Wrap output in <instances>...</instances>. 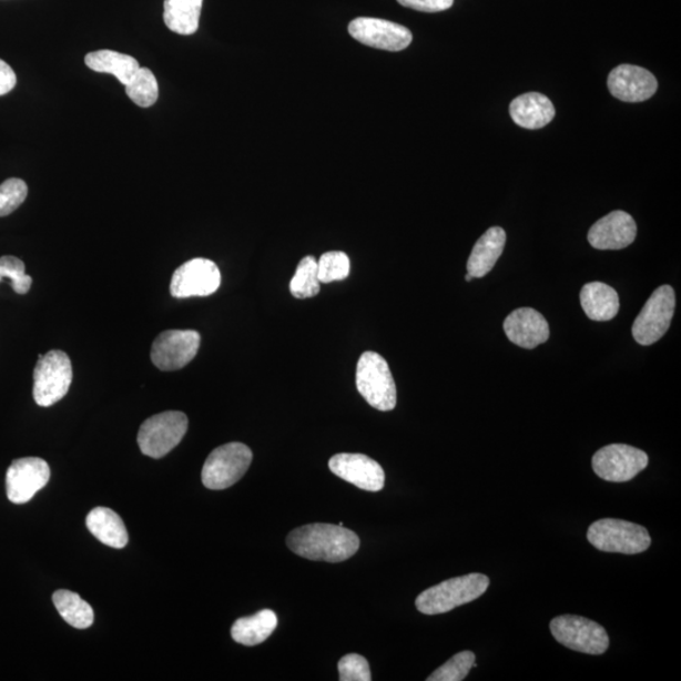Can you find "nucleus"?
I'll use <instances>...</instances> for the list:
<instances>
[{
    "label": "nucleus",
    "instance_id": "obj_1",
    "mask_svg": "<svg viewBox=\"0 0 681 681\" xmlns=\"http://www.w3.org/2000/svg\"><path fill=\"white\" fill-rule=\"evenodd\" d=\"M287 546L302 558L339 563L357 553L360 539L343 526L317 522L291 531Z\"/></svg>",
    "mask_w": 681,
    "mask_h": 681
},
{
    "label": "nucleus",
    "instance_id": "obj_2",
    "mask_svg": "<svg viewBox=\"0 0 681 681\" xmlns=\"http://www.w3.org/2000/svg\"><path fill=\"white\" fill-rule=\"evenodd\" d=\"M489 586L490 578L481 573L456 577L421 592L416 606L423 614L447 613L459 606L474 602L487 591Z\"/></svg>",
    "mask_w": 681,
    "mask_h": 681
},
{
    "label": "nucleus",
    "instance_id": "obj_3",
    "mask_svg": "<svg viewBox=\"0 0 681 681\" xmlns=\"http://www.w3.org/2000/svg\"><path fill=\"white\" fill-rule=\"evenodd\" d=\"M356 386L362 397L380 411L397 407V385L385 358L366 352L357 363Z\"/></svg>",
    "mask_w": 681,
    "mask_h": 681
},
{
    "label": "nucleus",
    "instance_id": "obj_4",
    "mask_svg": "<svg viewBox=\"0 0 681 681\" xmlns=\"http://www.w3.org/2000/svg\"><path fill=\"white\" fill-rule=\"evenodd\" d=\"M587 539L607 553L640 555L651 546L649 531L630 521L619 519L598 520L589 527Z\"/></svg>",
    "mask_w": 681,
    "mask_h": 681
},
{
    "label": "nucleus",
    "instance_id": "obj_5",
    "mask_svg": "<svg viewBox=\"0 0 681 681\" xmlns=\"http://www.w3.org/2000/svg\"><path fill=\"white\" fill-rule=\"evenodd\" d=\"M253 461L252 449L233 441L213 450L202 468V484L210 490H225L246 474Z\"/></svg>",
    "mask_w": 681,
    "mask_h": 681
},
{
    "label": "nucleus",
    "instance_id": "obj_6",
    "mask_svg": "<svg viewBox=\"0 0 681 681\" xmlns=\"http://www.w3.org/2000/svg\"><path fill=\"white\" fill-rule=\"evenodd\" d=\"M33 380V398L40 407H51L67 397L72 383L69 355L60 349L43 355L34 367Z\"/></svg>",
    "mask_w": 681,
    "mask_h": 681
},
{
    "label": "nucleus",
    "instance_id": "obj_7",
    "mask_svg": "<svg viewBox=\"0 0 681 681\" xmlns=\"http://www.w3.org/2000/svg\"><path fill=\"white\" fill-rule=\"evenodd\" d=\"M189 429V418L182 411H163L146 419L138 434L142 454L162 458L176 448Z\"/></svg>",
    "mask_w": 681,
    "mask_h": 681
},
{
    "label": "nucleus",
    "instance_id": "obj_8",
    "mask_svg": "<svg viewBox=\"0 0 681 681\" xmlns=\"http://www.w3.org/2000/svg\"><path fill=\"white\" fill-rule=\"evenodd\" d=\"M550 631L561 646L588 655H602L610 647L602 626L581 616H559L550 622Z\"/></svg>",
    "mask_w": 681,
    "mask_h": 681
},
{
    "label": "nucleus",
    "instance_id": "obj_9",
    "mask_svg": "<svg viewBox=\"0 0 681 681\" xmlns=\"http://www.w3.org/2000/svg\"><path fill=\"white\" fill-rule=\"evenodd\" d=\"M675 292L670 285H661L634 319L632 336L638 344L650 346L667 334L675 311Z\"/></svg>",
    "mask_w": 681,
    "mask_h": 681
},
{
    "label": "nucleus",
    "instance_id": "obj_10",
    "mask_svg": "<svg viewBox=\"0 0 681 681\" xmlns=\"http://www.w3.org/2000/svg\"><path fill=\"white\" fill-rule=\"evenodd\" d=\"M649 465L643 450L628 445H610L601 448L592 458L593 471L609 482H628Z\"/></svg>",
    "mask_w": 681,
    "mask_h": 681
},
{
    "label": "nucleus",
    "instance_id": "obj_11",
    "mask_svg": "<svg viewBox=\"0 0 681 681\" xmlns=\"http://www.w3.org/2000/svg\"><path fill=\"white\" fill-rule=\"evenodd\" d=\"M201 336L193 329L164 331L154 339L152 363L162 372L180 370L196 357Z\"/></svg>",
    "mask_w": 681,
    "mask_h": 681
},
{
    "label": "nucleus",
    "instance_id": "obj_12",
    "mask_svg": "<svg viewBox=\"0 0 681 681\" xmlns=\"http://www.w3.org/2000/svg\"><path fill=\"white\" fill-rule=\"evenodd\" d=\"M221 285V273L213 261L196 257L174 272L171 294L174 298L207 297Z\"/></svg>",
    "mask_w": 681,
    "mask_h": 681
},
{
    "label": "nucleus",
    "instance_id": "obj_13",
    "mask_svg": "<svg viewBox=\"0 0 681 681\" xmlns=\"http://www.w3.org/2000/svg\"><path fill=\"white\" fill-rule=\"evenodd\" d=\"M348 33L369 48L392 52L407 49L413 41V34L407 27L380 18H356L348 24Z\"/></svg>",
    "mask_w": 681,
    "mask_h": 681
},
{
    "label": "nucleus",
    "instance_id": "obj_14",
    "mask_svg": "<svg viewBox=\"0 0 681 681\" xmlns=\"http://www.w3.org/2000/svg\"><path fill=\"white\" fill-rule=\"evenodd\" d=\"M50 477V466L42 458L16 459L9 466L6 478L9 501L17 505L30 502L49 484Z\"/></svg>",
    "mask_w": 681,
    "mask_h": 681
},
{
    "label": "nucleus",
    "instance_id": "obj_15",
    "mask_svg": "<svg viewBox=\"0 0 681 681\" xmlns=\"http://www.w3.org/2000/svg\"><path fill=\"white\" fill-rule=\"evenodd\" d=\"M331 471L358 489L377 492L384 489L385 474L375 459L360 454H339L329 459Z\"/></svg>",
    "mask_w": 681,
    "mask_h": 681
},
{
    "label": "nucleus",
    "instance_id": "obj_16",
    "mask_svg": "<svg viewBox=\"0 0 681 681\" xmlns=\"http://www.w3.org/2000/svg\"><path fill=\"white\" fill-rule=\"evenodd\" d=\"M637 235L638 226L632 216L624 211H613L589 230L588 242L597 251H621L630 246Z\"/></svg>",
    "mask_w": 681,
    "mask_h": 681
},
{
    "label": "nucleus",
    "instance_id": "obj_17",
    "mask_svg": "<svg viewBox=\"0 0 681 681\" xmlns=\"http://www.w3.org/2000/svg\"><path fill=\"white\" fill-rule=\"evenodd\" d=\"M609 89L611 94L624 103H641L658 91V80L652 73L633 64H621L610 73Z\"/></svg>",
    "mask_w": 681,
    "mask_h": 681
},
{
    "label": "nucleus",
    "instance_id": "obj_18",
    "mask_svg": "<svg viewBox=\"0 0 681 681\" xmlns=\"http://www.w3.org/2000/svg\"><path fill=\"white\" fill-rule=\"evenodd\" d=\"M504 331L512 344L527 349L546 344L550 336L548 321L532 308L511 312L504 322Z\"/></svg>",
    "mask_w": 681,
    "mask_h": 681
},
{
    "label": "nucleus",
    "instance_id": "obj_19",
    "mask_svg": "<svg viewBox=\"0 0 681 681\" xmlns=\"http://www.w3.org/2000/svg\"><path fill=\"white\" fill-rule=\"evenodd\" d=\"M506 244L505 230L495 226L478 238L467 262V273L472 278H482L489 274L502 255Z\"/></svg>",
    "mask_w": 681,
    "mask_h": 681
},
{
    "label": "nucleus",
    "instance_id": "obj_20",
    "mask_svg": "<svg viewBox=\"0 0 681 681\" xmlns=\"http://www.w3.org/2000/svg\"><path fill=\"white\" fill-rule=\"evenodd\" d=\"M512 121L521 128L541 129L553 121L556 108L551 101L539 93L524 94L510 105Z\"/></svg>",
    "mask_w": 681,
    "mask_h": 681
},
{
    "label": "nucleus",
    "instance_id": "obj_21",
    "mask_svg": "<svg viewBox=\"0 0 681 681\" xmlns=\"http://www.w3.org/2000/svg\"><path fill=\"white\" fill-rule=\"evenodd\" d=\"M581 305L589 319L611 321L620 311V298L609 284L588 283L581 291Z\"/></svg>",
    "mask_w": 681,
    "mask_h": 681
},
{
    "label": "nucleus",
    "instance_id": "obj_22",
    "mask_svg": "<svg viewBox=\"0 0 681 681\" xmlns=\"http://www.w3.org/2000/svg\"><path fill=\"white\" fill-rule=\"evenodd\" d=\"M87 527L91 533L103 545L123 549L128 545V531L125 524L112 509L95 508L87 518Z\"/></svg>",
    "mask_w": 681,
    "mask_h": 681
},
{
    "label": "nucleus",
    "instance_id": "obj_23",
    "mask_svg": "<svg viewBox=\"0 0 681 681\" xmlns=\"http://www.w3.org/2000/svg\"><path fill=\"white\" fill-rule=\"evenodd\" d=\"M85 63L87 67L93 71L110 73V75L121 81L124 87L131 84L141 70L140 62L134 58L125 53L110 50L88 53Z\"/></svg>",
    "mask_w": 681,
    "mask_h": 681
},
{
    "label": "nucleus",
    "instance_id": "obj_24",
    "mask_svg": "<svg viewBox=\"0 0 681 681\" xmlns=\"http://www.w3.org/2000/svg\"><path fill=\"white\" fill-rule=\"evenodd\" d=\"M277 626V614L272 610H263L248 618L238 619L233 624L232 637L244 647H256L268 640Z\"/></svg>",
    "mask_w": 681,
    "mask_h": 681
},
{
    "label": "nucleus",
    "instance_id": "obj_25",
    "mask_svg": "<svg viewBox=\"0 0 681 681\" xmlns=\"http://www.w3.org/2000/svg\"><path fill=\"white\" fill-rule=\"evenodd\" d=\"M204 0H164L163 20L169 29L177 34L196 33Z\"/></svg>",
    "mask_w": 681,
    "mask_h": 681
},
{
    "label": "nucleus",
    "instance_id": "obj_26",
    "mask_svg": "<svg viewBox=\"0 0 681 681\" xmlns=\"http://www.w3.org/2000/svg\"><path fill=\"white\" fill-rule=\"evenodd\" d=\"M52 598L61 618L72 628L84 630L94 623V610L78 593L60 589V591L53 593Z\"/></svg>",
    "mask_w": 681,
    "mask_h": 681
},
{
    "label": "nucleus",
    "instance_id": "obj_27",
    "mask_svg": "<svg viewBox=\"0 0 681 681\" xmlns=\"http://www.w3.org/2000/svg\"><path fill=\"white\" fill-rule=\"evenodd\" d=\"M318 264L315 256H306L299 262L289 288L293 297L306 299L319 293Z\"/></svg>",
    "mask_w": 681,
    "mask_h": 681
},
{
    "label": "nucleus",
    "instance_id": "obj_28",
    "mask_svg": "<svg viewBox=\"0 0 681 681\" xmlns=\"http://www.w3.org/2000/svg\"><path fill=\"white\" fill-rule=\"evenodd\" d=\"M125 93L138 106L151 108L159 100V82L150 69L141 68L131 84L125 87Z\"/></svg>",
    "mask_w": 681,
    "mask_h": 681
},
{
    "label": "nucleus",
    "instance_id": "obj_29",
    "mask_svg": "<svg viewBox=\"0 0 681 681\" xmlns=\"http://www.w3.org/2000/svg\"><path fill=\"white\" fill-rule=\"evenodd\" d=\"M476 655L471 651H463L450 658L446 664L438 668L428 681H463L475 668Z\"/></svg>",
    "mask_w": 681,
    "mask_h": 681
},
{
    "label": "nucleus",
    "instance_id": "obj_30",
    "mask_svg": "<svg viewBox=\"0 0 681 681\" xmlns=\"http://www.w3.org/2000/svg\"><path fill=\"white\" fill-rule=\"evenodd\" d=\"M318 264V279L321 283L344 281L349 274V260L343 252H328L321 256Z\"/></svg>",
    "mask_w": 681,
    "mask_h": 681
},
{
    "label": "nucleus",
    "instance_id": "obj_31",
    "mask_svg": "<svg viewBox=\"0 0 681 681\" xmlns=\"http://www.w3.org/2000/svg\"><path fill=\"white\" fill-rule=\"evenodd\" d=\"M9 279L18 294H27L31 289L32 278L26 274V265L16 256L0 257V282Z\"/></svg>",
    "mask_w": 681,
    "mask_h": 681
},
{
    "label": "nucleus",
    "instance_id": "obj_32",
    "mask_svg": "<svg viewBox=\"0 0 681 681\" xmlns=\"http://www.w3.org/2000/svg\"><path fill=\"white\" fill-rule=\"evenodd\" d=\"M29 195L27 183L20 179H9L0 185V217L14 213Z\"/></svg>",
    "mask_w": 681,
    "mask_h": 681
},
{
    "label": "nucleus",
    "instance_id": "obj_33",
    "mask_svg": "<svg viewBox=\"0 0 681 681\" xmlns=\"http://www.w3.org/2000/svg\"><path fill=\"white\" fill-rule=\"evenodd\" d=\"M338 673L340 681H370L373 679L369 662L357 653H348L338 661Z\"/></svg>",
    "mask_w": 681,
    "mask_h": 681
},
{
    "label": "nucleus",
    "instance_id": "obj_34",
    "mask_svg": "<svg viewBox=\"0 0 681 681\" xmlns=\"http://www.w3.org/2000/svg\"><path fill=\"white\" fill-rule=\"evenodd\" d=\"M454 2L455 0H398L400 6L425 13L447 11V9L454 6Z\"/></svg>",
    "mask_w": 681,
    "mask_h": 681
},
{
    "label": "nucleus",
    "instance_id": "obj_35",
    "mask_svg": "<svg viewBox=\"0 0 681 681\" xmlns=\"http://www.w3.org/2000/svg\"><path fill=\"white\" fill-rule=\"evenodd\" d=\"M16 85V72L7 62L0 60V96L11 93Z\"/></svg>",
    "mask_w": 681,
    "mask_h": 681
},
{
    "label": "nucleus",
    "instance_id": "obj_36",
    "mask_svg": "<svg viewBox=\"0 0 681 681\" xmlns=\"http://www.w3.org/2000/svg\"><path fill=\"white\" fill-rule=\"evenodd\" d=\"M472 279H474V278L471 277V275H469V274L467 273V275H466V281H467V282H471Z\"/></svg>",
    "mask_w": 681,
    "mask_h": 681
}]
</instances>
